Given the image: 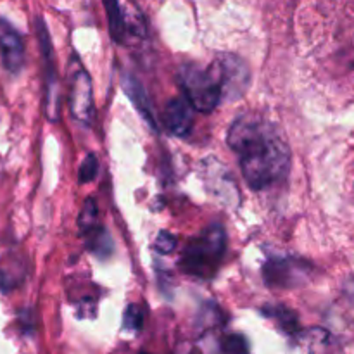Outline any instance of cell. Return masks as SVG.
Returning a JSON list of instances; mask_svg holds the SVG:
<instances>
[{"instance_id":"1","label":"cell","mask_w":354,"mask_h":354,"mask_svg":"<svg viewBox=\"0 0 354 354\" xmlns=\"http://www.w3.org/2000/svg\"><path fill=\"white\" fill-rule=\"evenodd\" d=\"M227 142L241 159L242 175L251 189L263 190L286 176L289 147L275 128L259 116H239L228 130Z\"/></svg>"},{"instance_id":"2","label":"cell","mask_w":354,"mask_h":354,"mask_svg":"<svg viewBox=\"0 0 354 354\" xmlns=\"http://www.w3.org/2000/svg\"><path fill=\"white\" fill-rule=\"evenodd\" d=\"M227 249V235L221 225L206 228L199 237L189 242L182 256V268L189 275L211 279L218 272Z\"/></svg>"},{"instance_id":"3","label":"cell","mask_w":354,"mask_h":354,"mask_svg":"<svg viewBox=\"0 0 354 354\" xmlns=\"http://www.w3.org/2000/svg\"><path fill=\"white\" fill-rule=\"evenodd\" d=\"M178 82L194 109L211 113L220 104L221 86L213 68L203 69L196 64H187L180 69Z\"/></svg>"},{"instance_id":"4","label":"cell","mask_w":354,"mask_h":354,"mask_svg":"<svg viewBox=\"0 0 354 354\" xmlns=\"http://www.w3.org/2000/svg\"><path fill=\"white\" fill-rule=\"evenodd\" d=\"M216 78L221 86V99L237 100L244 95L249 86V69L248 64L241 57L232 54H221L213 66Z\"/></svg>"},{"instance_id":"5","label":"cell","mask_w":354,"mask_h":354,"mask_svg":"<svg viewBox=\"0 0 354 354\" xmlns=\"http://www.w3.org/2000/svg\"><path fill=\"white\" fill-rule=\"evenodd\" d=\"M310 277V266L301 259L282 258L270 259L263 268V279L272 287H287L301 286Z\"/></svg>"},{"instance_id":"6","label":"cell","mask_w":354,"mask_h":354,"mask_svg":"<svg viewBox=\"0 0 354 354\" xmlns=\"http://www.w3.org/2000/svg\"><path fill=\"white\" fill-rule=\"evenodd\" d=\"M69 109L73 118L83 124H90L93 120V95L92 80L83 68H78L73 75L69 86Z\"/></svg>"},{"instance_id":"7","label":"cell","mask_w":354,"mask_h":354,"mask_svg":"<svg viewBox=\"0 0 354 354\" xmlns=\"http://www.w3.org/2000/svg\"><path fill=\"white\" fill-rule=\"evenodd\" d=\"M38 37H40V47L45 59V71H47V97H45V106H47V116L50 121H57L59 118V90H57V76L55 68L52 64V47L48 40V33L44 26V21H38Z\"/></svg>"},{"instance_id":"8","label":"cell","mask_w":354,"mask_h":354,"mask_svg":"<svg viewBox=\"0 0 354 354\" xmlns=\"http://www.w3.org/2000/svg\"><path fill=\"white\" fill-rule=\"evenodd\" d=\"M0 55L10 73H17L24 64V45L21 35L10 23L0 19Z\"/></svg>"},{"instance_id":"9","label":"cell","mask_w":354,"mask_h":354,"mask_svg":"<svg viewBox=\"0 0 354 354\" xmlns=\"http://www.w3.org/2000/svg\"><path fill=\"white\" fill-rule=\"evenodd\" d=\"M192 104L183 97L171 99L162 111V123H165L166 130L175 137H185L192 128Z\"/></svg>"},{"instance_id":"10","label":"cell","mask_w":354,"mask_h":354,"mask_svg":"<svg viewBox=\"0 0 354 354\" xmlns=\"http://www.w3.org/2000/svg\"><path fill=\"white\" fill-rule=\"evenodd\" d=\"M121 85H123L124 92L130 97L131 102H133L135 106H137V109L140 111L142 116L147 120V123L151 124L152 128H156V120L154 114H152V104L151 100H149L147 92H145V88L142 86V83L138 82V80H135L133 76H127V78L121 82Z\"/></svg>"},{"instance_id":"11","label":"cell","mask_w":354,"mask_h":354,"mask_svg":"<svg viewBox=\"0 0 354 354\" xmlns=\"http://www.w3.org/2000/svg\"><path fill=\"white\" fill-rule=\"evenodd\" d=\"M102 3L107 14V23H109L107 26H109L111 37L114 41H123L127 24H124V16L120 2L118 0H102Z\"/></svg>"},{"instance_id":"12","label":"cell","mask_w":354,"mask_h":354,"mask_svg":"<svg viewBox=\"0 0 354 354\" xmlns=\"http://www.w3.org/2000/svg\"><path fill=\"white\" fill-rule=\"evenodd\" d=\"M85 234L88 235V248L93 252H97L100 256H107L113 251V242H111L109 234L102 227L92 228V230L85 232Z\"/></svg>"},{"instance_id":"13","label":"cell","mask_w":354,"mask_h":354,"mask_svg":"<svg viewBox=\"0 0 354 354\" xmlns=\"http://www.w3.org/2000/svg\"><path fill=\"white\" fill-rule=\"evenodd\" d=\"M266 317L273 318L280 327L283 328L286 332H294L297 330V317L294 311L287 310L283 306H272V308H266L265 310Z\"/></svg>"},{"instance_id":"14","label":"cell","mask_w":354,"mask_h":354,"mask_svg":"<svg viewBox=\"0 0 354 354\" xmlns=\"http://www.w3.org/2000/svg\"><path fill=\"white\" fill-rule=\"evenodd\" d=\"M97 213H99V211H97L95 201L86 199L85 204H83L82 213H80V218H78V225H80V228H82L83 234L88 230H92V228H95Z\"/></svg>"},{"instance_id":"15","label":"cell","mask_w":354,"mask_h":354,"mask_svg":"<svg viewBox=\"0 0 354 354\" xmlns=\"http://www.w3.org/2000/svg\"><path fill=\"white\" fill-rule=\"evenodd\" d=\"M223 354H249L248 341L241 334H230L221 341Z\"/></svg>"},{"instance_id":"16","label":"cell","mask_w":354,"mask_h":354,"mask_svg":"<svg viewBox=\"0 0 354 354\" xmlns=\"http://www.w3.org/2000/svg\"><path fill=\"white\" fill-rule=\"evenodd\" d=\"M142 322H144V315H142V310L137 306V304H130L124 311L123 325L127 330L137 332L142 328Z\"/></svg>"},{"instance_id":"17","label":"cell","mask_w":354,"mask_h":354,"mask_svg":"<svg viewBox=\"0 0 354 354\" xmlns=\"http://www.w3.org/2000/svg\"><path fill=\"white\" fill-rule=\"evenodd\" d=\"M99 171V162L93 154H88L83 159L82 166H80V183H88L92 182Z\"/></svg>"},{"instance_id":"18","label":"cell","mask_w":354,"mask_h":354,"mask_svg":"<svg viewBox=\"0 0 354 354\" xmlns=\"http://www.w3.org/2000/svg\"><path fill=\"white\" fill-rule=\"evenodd\" d=\"M154 249L159 254H169L176 249V239L169 232H159L154 242Z\"/></svg>"},{"instance_id":"19","label":"cell","mask_w":354,"mask_h":354,"mask_svg":"<svg viewBox=\"0 0 354 354\" xmlns=\"http://www.w3.org/2000/svg\"><path fill=\"white\" fill-rule=\"evenodd\" d=\"M142 354H145V353H142Z\"/></svg>"}]
</instances>
